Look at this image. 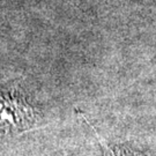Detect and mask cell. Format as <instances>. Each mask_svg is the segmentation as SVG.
I'll list each match as a JSON object with an SVG mask.
<instances>
[{
    "label": "cell",
    "instance_id": "obj_1",
    "mask_svg": "<svg viewBox=\"0 0 156 156\" xmlns=\"http://www.w3.org/2000/svg\"><path fill=\"white\" fill-rule=\"evenodd\" d=\"M41 113L15 83L0 87V133L19 134L38 126Z\"/></svg>",
    "mask_w": 156,
    "mask_h": 156
},
{
    "label": "cell",
    "instance_id": "obj_2",
    "mask_svg": "<svg viewBox=\"0 0 156 156\" xmlns=\"http://www.w3.org/2000/svg\"><path fill=\"white\" fill-rule=\"evenodd\" d=\"M94 131V134L97 139V142L102 149V156H148L145 151L136 149L129 145H113L109 144L106 140L101 136L98 132L93 126H90Z\"/></svg>",
    "mask_w": 156,
    "mask_h": 156
}]
</instances>
